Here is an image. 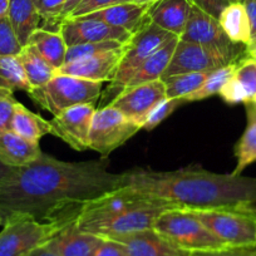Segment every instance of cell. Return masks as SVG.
<instances>
[{
	"mask_svg": "<svg viewBox=\"0 0 256 256\" xmlns=\"http://www.w3.org/2000/svg\"><path fill=\"white\" fill-rule=\"evenodd\" d=\"M242 210H245V211H250V212L256 214V208H252V206H248V208H242Z\"/></svg>",
	"mask_w": 256,
	"mask_h": 256,
	"instance_id": "50",
	"label": "cell"
},
{
	"mask_svg": "<svg viewBox=\"0 0 256 256\" xmlns=\"http://www.w3.org/2000/svg\"><path fill=\"white\" fill-rule=\"evenodd\" d=\"M174 208H178V206L164 201V202L154 204V205L128 210L126 212L118 214L112 218H103L100 221L76 224L80 230L86 232L93 234L102 238H116L130 235V234L140 232V231L152 230L158 216L164 211Z\"/></svg>",
	"mask_w": 256,
	"mask_h": 256,
	"instance_id": "9",
	"label": "cell"
},
{
	"mask_svg": "<svg viewBox=\"0 0 256 256\" xmlns=\"http://www.w3.org/2000/svg\"><path fill=\"white\" fill-rule=\"evenodd\" d=\"M3 225L0 231V256H26L68 224L44 222L29 215L16 214L8 216Z\"/></svg>",
	"mask_w": 256,
	"mask_h": 256,
	"instance_id": "7",
	"label": "cell"
},
{
	"mask_svg": "<svg viewBox=\"0 0 256 256\" xmlns=\"http://www.w3.org/2000/svg\"><path fill=\"white\" fill-rule=\"evenodd\" d=\"M26 44L33 46L56 70L66 62L68 46L59 30L38 28L32 34Z\"/></svg>",
	"mask_w": 256,
	"mask_h": 256,
	"instance_id": "24",
	"label": "cell"
},
{
	"mask_svg": "<svg viewBox=\"0 0 256 256\" xmlns=\"http://www.w3.org/2000/svg\"><path fill=\"white\" fill-rule=\"evenodd\" d=\"M236 63H230L225 67H221L218 70H212L208 74L206 80H204L202 84L200 86V88L195 90V92H192L191 94L186 96L184 98V102H198V100H204L206 98L211 97V96L218 94L220 90L222 88V86L230 80L231 77L235 73V68H236Z\"/></svg>",
	"mask_w": 256,
	"mask_h": 256,
	"instance_id": "30",
	"label": "cell"
},
{
	"mask_svg": "<svg viewBox=\"0 0 256 256\" xmlns=\"http://www.w3.org/2000/svg\"><path fill=\"white\" fill-rule=\"evenodd\" d=\"M122 176V186L178 208L242 210L256 204V177L214 174L191 167L176 171L134 168Z\"/></svg>",
	"mask_w": 256,
	"mask_h": 256,
	"instance_id": "2",
	"label": "cell"
},
{
	"mask_svg": "<svg viewBox=\"0 0 256 256\" xmlns=\"http://www.w3.org/2000/svg\"><path fill=\"white\" fill-rule=\"evenodd\" d=\"M245 53H246V56H250V58L255 59L256 60V39L255 40H251L250 43L246 46Z\"/></svg>",
	"mask_w": 256,
	"mask_h": 256,
	"instance_id": "47",
	"label": "cell"
},
{
	"mask_svg": "<svg viewBox=\"0 0 256 256\" xmlns=\"http://www.w3.org/2000/svg\"><path fill=\"white\" fill-rule=\"evenodd\" d=\"M154 230L190 252L228 248L191 211L184 208L164 211L154 222Z\"/></svg>",
	"mask_w": 256,
	"mask_h": 256,
	"instance_id": "5",
	"label": "cell"
},
{
	"mask_svg": "<svg viewBox=\"0 0 256 256\" xmlns=\"http://www.w3.org/2000/svg\"><path fill=\"white\" fill-rule=\"evenodd\" d=\"M221 100L228 104H238V103H248V96L242 86L235 77H231L218 92Z\"/></svg>",
	"mask_w": 256,
	"mask_h": 256,
	"instance_id": "38",
	"label": "cell"
},
{
	"mask_svg": "<svg viewBox=\"0 0 256 256\" xmlns=\"http://www.w3.org/2000/svg\"><path fill=\"white\" fill-rule=\"evenodd\" d=\"M148 6H144V4L134 3V2L122 3L87 14L84 16V18L104 22L116 28L124 29L134 36L150 20L148 16H147Z\"/></svg>",
	"mask_w": 256,
	"mask_h": 256,
	"instance_id": "19",
	"label": "cell"
},
{
	"mask_svg": "<svg viewBox=\"0 0 256 256\" xmlns=\"http://www.w3.org/2000/svg\"><path fill=\"white\" fill-rule=\"evenodd\" d=\"M34 2H36V0H34Z\"/></svg>",
	"mask_w": 256,
	"mask_h": 256,
	"instance_id": "54",
	"label": "cell"
},
{
	"mask_svg": "<svg viewBox=\"0 0 256 256\" xmlns=\"http://www.w3.org/2000/svg\"><path fill=\"white\" fill-rule=\"evenodd\" d=\"M166 100V87L162 80L126 88L110 106L117 108L130 120L144 126L154 108Z\"/></svg>",
	"mask_w": 256,
	"mask_h": 256,
	"instance_id": "14",
	"label": "cell"
},
{
	"mask_svg": "<svg viewBox=\"0 0 256 256\" xmlns=\"http://www.w3.org/2000/svg\"><path fill=\"white\" fill-rule=\"evenodd\" d=\"M140 130H142L141 126L128 120L117 108L110 104L100 107L93 114L88 150L107 157L131 140Z\"/></svg>",
	"mask_w": 256,
	"mask_h": 256,
	"instance_id": "8",
	"label": "cell"
},
{
	"mask_svg": "<svg viewBox=\"0 0 256 256\" xmlns=\"http://www.w3.org/2000/svg\"><path fill=\"white\" fill-rule=\"evenodd\" d=\"M104 238L86 232L76 221L62 228L44 245L58 256H93Z\"/></svg>",
	"mask_w": 256,
	"mask_h": 256,
	"instance_id": "17",
	"label": "cell"
},
{
	"mask_svg": "<svg viewBox=\"0 0 256 256\" xmlns=\"http://www.w3.org/2000/svg\"><path fill=\"white\" fill-rule=\"evenodd\" d=\"M9 0H0V19L6 18L8 16Z\"/></svg>",
	"mask_w": 256,
	"mask_h": 256,
	"instance_id": "48",
	"label": "cell"
},
{
	"mask_svg": "<svg viewBox=\"0 0 256 256\" xmlns=\"http://www.w3.org/2000/svg\"><path fill=\"white\" fill-rule=\"evenodd\" d=\"M124 46L122 48L104 52L73 63L63 64L58 70V73L92 80V82H110L123 56Z\"/></svg>",
	"mask_w": 256,
	"mask_h": 256,
	"instance_id": "16",
	"label": "cell"
},
{
	"mask_svg": "<svg viewBox=\"0 0 256 256\" xmlns=\"http://www.w3.org/2000/svg\"><path fill=\"white\" fill-rule=\"evenodd\" d=\"M174 36H176L164 30L151 20L147 22L138 32H136L126 43L117 70L108 87L103 90L100 108L106 107L113 102L126 90L128 82L136 74L144 62Z\"/></svg>",
	"mask_w": 256,
	"mask_h": 256,
	"instance_id": "3",
	"label": "cell"
},
{
	"mask_svg": "<svg viewBox=\"0 0 256 256\" xmlns=\"http://www.w3.org/2000/svg\"><path fill=\"white\" fill-rule=\"evenodd\" d=\"M255 256H256V255H255Z\"/></svg>",
	"mask_w": 256,
	"mask_h": 256,
	"instance_id": "56",
	"label": "cell"
},
{
	"mask_svg": "<svg viewBox=\"0 0 256 256\" xmlns=\"http://www.w3.org/2000/svg\"><path fill=\"white\" fill-rule=\"evenodd\" d=\"M208 74V73L192 72L164 78L162 80L166 87V98H184L186 96L191 94L198 88H200Z\"/></svg>",
	"mask_w": 256,
	"mask_h": 256,
	"instance_id": "31",
	"label": "cell"
},
{
	"mask_svg": "<svg viewBox=\"0 0 256 256\" xmlns=\"http://www.w3.org/2000/svg\"><path fill=\"white\" fill-rule=\"evenodd\" d=\"M218 23L234 43L246 46L251 42L250 22L242 2L228 4L221 13Z\"/></svg>",
	"mask_w": 256,
	"mask_h": 256,
	"instance_id": "26",
	"label": "cell"
},
{
	"mask_svg": "<svg viewBox=\"0 0 256 256\" xmlns=\"http://www.w3.org/2000/svg\"><path fill=\"white\" fill-rule=\"evenodd\" d=\"M18 100L14 98L13 90L0 87V134L10 131L14 108Z\"/></svg>",
	"mask_w": 256,
	"mask_h": 256,
	"instance_id": "36",
	"label": "cell"
},
{
	"mask_svg": "<svg viewBox=\"0 0 256 256\" xmlns=\"http://www.w3.org/2000/svg\"><path fill=\"white\" fill-rule=\"evenodd\" d=\"M160 202H164V201L148 198V196L142 195L130 187L122 186L86 202L76 222L83 224L90 222V221H100L103 218H112L118 214L126 212L128 210Z\"/></svg>",
	"mask_w": 256,
	"mask_h": 256,
	"instance_id": "11",
	"label": "cell"
},
{
	"mask_svg": "<svg viewBox=\"0 0 256 256\" xmlns=\"http://www.w3.org/2000/svg\"><path fill=\"white\" fill-rule=\"evenodd\" d=\"M96 107L93 103H84L67 108L52 118L50 134L66 142L70 148L83 152L88 150L90 132Z\"/></svg>",
	"mask_w": 256,
	"mask_h": 256,
	"instance_id": "13",
	"label": "cell"
},
{
	"mask_svg": "<svg viewBox=\"0 0 256 256\" xmlns=\"http://www.w3.org/2000/svg\"><path fill=\"white\" fill-rule=\"evenodd\" d=\"M108 166L107 157L66 162L43 152L0 184V215L3 220L23 214L44 222H73L86 202L122 187V174H112Z\"/></svg>",
	"mask_w": 256,
	"mask_h": 256,
	"instance_id": "1",
	"label": "cell"
},
{
	"mask_svg": "<svg viewBox=\"0 0 256 256\" xmlns=\"http://www.w3.org/2000/svg\"><path fill=\"white\" fill-rule=\"evenodd\" d=\"M246 128L235 146L236 166L232 174H241L244 170L256 162V107L251 102L245 103Z\"/></svg>",
	"mask_w": 256,
	"mask_h": 256,
	"instance_id": "27",
	"label": "cell"
},
{
	"mask_svg": "<svg viewBox=\"0 0 256 256\" xmlns=\"http://www.w3.org/2000/svg\"></svg>",
	"mask_w": 256,
	"mask_h": 256,
	"instance_id": "55",
	"label": "cell"
},
{
	"mask_svg": "<svg viewBox=\"0 0 256 256\" xmlns=\"http://www.w3.org/2000/svg\"><path fill=\"white\" fill-rule=\"evenodd\" d=\"M251 103H252V104L255 106V107H256V96H255V97L252 98V100H251Z\"/></svg>",
	"mask_w": 256,
	"mask_h": 256,
	"instance_id": "51",
	"label": "cell"
},
{
	"mask_svg": "<svg viewBox=\"0 0 256 256\" xmlns=\"http://www.w3.org/2000/svg\"><path fill=\"white\" fill-rule=\"evenodd\" d=\"M256 248H224L218 250L196 251L191 252L190 256H255Z\"/></svg>",
	"mask_w": 256,
	"mask_h": 256,
	"instance_id": "41",
	"label": "cell"
},
{
	"mask_svg": "<svg viewBox=\"0 0 256 256\" xmlns=\"http://www.w3.org/2000/svg\"><path fill=\"white\" fill-rule=\"evenodd\" d=\"M187 210L191 211L228 248H256V214L228 208Z\"/></svg>",
	"mask_w": 256,
	"mask_h": 256,
	"instance_id": "6",
	"label": "cell"
},
{
	"mask_svg": "<svg viewBox=\"0 0 256 256\" xmlns=\"http://www.w3.org/2000/svg\"><path fill=\"white\" fill-rule=\"evenodd\" d=\"M180 38L178 36H174L170 39L168 42L160 46L154 53H152L146 60L144 62L136 74L132 77V80L128 82L127 87L131 88L136 87V86L144 84V83L154 82V80H161L164 76V70L168 67L170 62H171L172 56H174V48H176L177 43H178Z\"/></svg>",
	"mask_w": 256,
	"mask_h": 256,
	"instance_id": "23",
	"label": "cell"
},
{
	"mask_svg": "<svg viewBox=\"0 0 256 256\" xmlns=\"http://www.w3.org/2000/svg\"><path fill=\"white\" fill-rule=\"evenodd\" d=\"M16 168H13V167H8L4 164L0 162V184H4L6 181H8L14 174H16Z\"/></svg>",
	"mask_w": 256,
	"mask_h": 256,
	"instance_id": "45",
	"label": "cell"
},
{
	"mask_svg": "<svg viewBox=\"0 0 256 256\" xmlns=\"http://www.w3.org/2000/svg\"><path fill=\"white\" fill-rule=\"evenodd\" d=\"M100 82L82 80L68 74H56L48 83L33 88L29 97L43 110L56 116L67 108L97 102L102 93Z\"/></svg>",
	"mask_w": 256,
	"mask_h": 256,
	"instance_id": "4",
	"label": "cell"
},
{
	"mask_svg": "<svg viewBox=\"0 0 256 256\" xmlns=\"http://www.w3.org/2000/svg\"><path fill=\"white\" fill-rule=\"evenodd\" d=\"M67 0H36V6L42 20L46 23L56 24L58 26L62 23V12Z\"/></svg>",
	"mask_w": 256,
	"mask_h": 256,
	"instance_id": "37",
	"label": "cell"
},
{
	"mask_svg": "<svg viewBox=\"0 0 256 256\" xmlns=\"http://www.w3.org/2000/svg\"><path fill=\"white\" fill-rule=\"evenodd\" d=\"M246 13H248V22H250L251 40L256 39V0H244Z\"/></svg>",
	"mask_w": 256,
	"mask_h": 256,
	"instance_id": "43",
	"label": "cell"
},
{
	"mask_svg": "<svg viewBox=\"0 0 256 256\" xmlns=\"http://www.w3.org/2000/svg\"><path fill=\"white\" fill-rule=\"evenodd\" d=\"M93 256H128L124 246L112 238H104Z\"/></svg>",
	"mask_w": 256,
	"mask_h": 256,
	"instance_id": "42",
	"label": "cell"
},
{
	"mask_svg": "<svg viewBox=\"0 0 256 256\" xmlns=\"http://www.w3.org/2000/svg\"><path fill=\"white\" fill-rule=\"evenodd\" d=\"M26 256H58L56 252H53L52 250H49L46 245H42L39 248H34L32 252H29Z\"/></svg>",
	"mask_w": 256,
	"mask_h": 256,
	"instance_id": "46",
	"label": "cell"
},
{
	"mask_svg": "<svg viewBox=\"0 0 256 256\" xmlns=\"http://www.w3.org/2000/svg\"><path fill=\"white\" fill-rule=\"evenodd\" d=\"M0 87L29 93L30 84L26 80L23 67L16 56H0Z\"/></svg>",
	"mask_w": 256,
	"mask_h": 256,
	"instance_id": "29",
	"label": "cell"
},
{
	"mask_svg": "<svg viewBox=\"0 0 256 256\" xmlns=\"http://www.w3.org/2000/svg\"><path fill=\"white\" fill-rule=\"evenodd\" d=\"M158 0H134V3L137 4H144V6H151V4L156 3Z\"/></svg>",
	"mask_w": 256,
	"mask_h": 256,
	"instance_id": "49",
	"label": "cell"
},
{
	"mask_svg": "<svg viewBox=\"0 0 256 256\" xmlns=\"http://www.w3.org/2000/svg\"><path fill=\"white\" fill-rule=\"evenodd\" d=\"M131 2H134V0H82V3L72 12V14L68 18H80V16H84L87 14L117 6V4L131 3Z\"/></svg>",
	"mask_w": 256,
	"mask_h": 256,
	"instance_id": "39",
	"label": "cell"
},
{
	"mask_svg": "<svg viewBox=\"0 0 256 256\" xmlns=\"http://www.w3.org/2000/svg\"><path fill=\"white\" fill-rule=\"evenodd\" d=\"M180 40L218 48L236 56L238 59L246 56V46L231 42L224 29L221 28L218 19L208 16V13L195 6H192L186 26L180 36Z\"/></svg>",
	"mask_w": 256,
	"mask_h": 256,
	"instance_id": "12",
	"label": "cell"
},
{
	"mask_svg": "<svg viewBox=\"0 0 256 256\" xmlns=\"http://www.w3.org/2000/svg\"><path fill=\"white\" fill-rule=\"evenodd\" d=\"M234 77L246 90L250 102L256 96V60L250 56H244L236 63Z\"/></svg>",
	"mask_w": 256,
	"mask_h": 256,
	"instance_id": "33",
	"label": "cell"
},
{
	"mask_svg": "<svg viewBox=\"0 0 256 256\" xmlns=\"http://www.w3.org/2000/svg\"><path fill=\"white\" fill-rule=\"evenodd\" d=\"M238 60L240 59H238L236 56L218 48L178 40L171 62L164 70L161 80L174 74H182V73H210L212 70Z\"/></svg>",
	"mask_w": 256,
	"mask_h": 256,
	"instance_id": "10",
	"label": "cell"
},
{
	"mask_svg": "<svg viewBox=\"0 0 256 256\" xmlns=\"http://www.w3.org/2000/svg\"><path fill=\"white\" fill-rule=\"evenodd\" d=\"M124 246L128 256H190L191 252L178 248L157 231L146 230L112 238Z\"/></svg>",
	"mask_w": 256,
	"mask_h": 256,
	"instance_id": "18",
	"label": "cell"
},
{
	"mask_svg": "<svg viewBox=\"0 0 256 256\" xmlns=\"http://www.w3.org/2000/svg\"><path fill=\"white\" fill-rule=\"evenodd\" d=\"M22 48L8 18L0 19V56H18Z\"/></svg>",
	"mask_w": 256,
	"mask_h": 256,
	"instance_id": "35",
	"label": "cell"
},
{
	"mask_svg": "<svg viewBox=\"0 0 256 256\" xmlns=\"http://www.w3.org/2000/svg\"><path fill=\"white\" fill-rule=\"evenodd\" d=\"M8 18L22 46H26L32 34L39 28L42 18L34 0H9Z\"/></svg>",
	"mask_w": 256,
	"mask_h": 256,
	"instance_id": "22",
	"label": "cell"
},
{
	"mask_svg": "<svg viewBox=\"0 0 256 256\" xmlns=\"http://www.w3.org/2000/svg\"><path fill=\"white\" fill-rule=\"evenodd\" d=\"M192 6L191 0H158L148 6L147 16L152 23L180 38Z\"/></svg>",
	"mask_w": 256,
	"mask_h": 256,
	"instance_id": "20",
	"label": "cell"
},
{
	"mask_svg": "<svg viewBox=\"0 0 256 256\" xmlns=\"http://www.w3.org/2000/svg\"><path fill=\"white\" fill-rule=\"evenodd\" d=\"M3 222H4V220H3V218H2V215H0V225H3Z\"/></svg>",
	"mask_w": 256,
	"mask_h": 256,
	"instance_id": "52",
	"label": "cell"
},
{
	"mask_svg": "<svg viewBox=\"0 0 256 256\" xmlns=\"http://www.w3.org/2000/svg\"><path fill=\"white\" fill-rule=\"evenodd\" d=\"M10 131L29 141L39 142L42 137L50 134L52 127L49 120H44L42 116L32 112L26 106L18 102L14 108Z\"/></svg>",
	"mask_w": 256,
	"mask_h": 256,
	"instance_id": "25",
	"label": "cell"
},
{
	"mask_svg": "<svg viewBox=\"0 0 256 256\" xmlns=\"http://www.w3.org/2000/svg\"><path fill=\"white\" fill-rule=\"evenodd\" d=\"M18 59L23 67L26 80L30 84L32 90L48 83L52 78L58 74V70L50 66L36 49L26 44L22 48L18 54Z\"/></svg>",
	"mask_w": 256,
	"mask_h": 256,
	"instance_id": "28",
	"label": "cell"
},
{
	"mask_svg": "<svg viewBox=\"0 0 256 256\" xmlns=\"http://www.w3.org/2000/svg\"><path fill=\"white\" fill-rule=\"evenodd\" d=\"M184 98H166L162 100L158 106L154 110V112L150 114L144 124L142 126V130L146 131H152L154 128L161 124L164 120L170 117L176 110H178L182 104H184Z\"/></svg>",
	"mask_w": 256,
	"mask_h": 256,
	"instance_id": "34",
	"label": "cell"
},
{
	"mask_svg": "<svg viewBox=\"0 0 256 256\" xmlns=\"http://www.w3.org/2000/svg\"><path fill=\"white\" fill-rule=\"evenodd\" d=\"M126 43L116 40H107V42H98V43H84L78 44V46H70L67 49L66 54V62L67 63H73V62L80 60V59L90 58V56H97V54L104 53V52L113 50V49L122 48Z\"/></svg>",
	"mask_w": 256,
	"mask_h": 256,
	"instance_id": "32",
	"label": "cell"
},
{
	"mask_svg": "<svg viewBox=\"0 0 256 256\" xmlns=\"http://www.w3.org/2000/svg\"><path fill=\"white\" fill-rule=\"evenodd\" d=\"M43 151L39 142L23 138L13 131L0 134V162L8 167L22 168L40 158Z\"/></svg>",
	"mask_w": 256,
	"mask_h": 256,
	"instance_id": "21",
	"label": "cell"
},
{
	"mask_svg": "<svg viewBox=\"0 0 256 256\" xmlns=\"http://www.w3.org/2000/svg\"><path fill=\"white\" fill-rule=\"evenodd\" d=\"M231 3H234V2H244V0H230Z\"/></svg>",
	"mask_w": 256,
	"mask_h": 256,
	"instance_id": "53",
	"label": "cell"
},
{
	"mask_svg": "<svg viewBox=\"0 0 256 256\" xmlns=\"http://www.w3.org/2000/svg\"><path fill=\"white\" fill-rule=\"evenodd\" d=\"M80 3H82V0H67V2H66V6H64L63 8V12H62V20L67 19L68 16L72 14V12L74 10Z\"/></svg>",
	"mask_w": 256,
	"mask_h": 256,
	"instance_id": "44",
	"label": "cell"
},
{
	"mask_svg": "<svg viewBox=\"0 0 256 256\" xmlns=\"http://www.w3.org/2000/svg\"><path fill=\"white\" fill-rule=\"evenodd\" d=\"M191 3L214 18H220L224 9L231 3L230 0H191Z\"/></svg>",
	"mask_w": 256,
	"mask_h": 256,
	"instance_id": "40",
	"label": "cell"
},
{
	"mask_svg": "<svg viewBox=\"0 0 256 256\" xmlns=\"http://www.w3.org/2000/svg\"><path fill=\"white\" fill-rule=\"evenodd\" d=\"M59 32L68 48L78 44L107 40L127 43L132 36V34L124 29L116 28L104 22L88 19L84 16L64 19L59 26Z\"/></svg>",
	"mask_w": 256,
	"mask_h": 256,
	"instance_id": "15",
	"label": "cell"
}]
</instances>
